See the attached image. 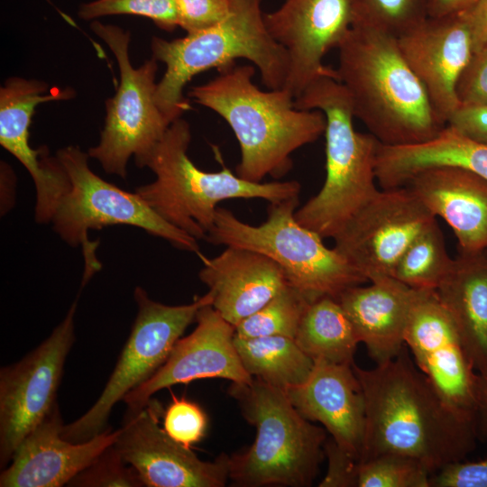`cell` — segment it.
I'll return each instance as SVG.
<instances>
[{
  "instance_id": "2",
  "label": "cell",
  "mask_w": 487,
  "mask_h": 487,
  "mask_svg": "<svg viewBox=\"0 0 487 487\" xmlns=\"http://www.w3.org/2000/svg\"><path fill=\"white\" fill-rule=\"evenodd\" d=\"M337 80L354 117L381 144L427 142L446 125L405 60L398 37L360 20L338 47Z\"/></svg>"
},
{
  "instance_id": "43",
  "label": "cell",
  "mask_w": 487,
  "mask_h": 487,
  "mask_svg": "<svg viewBox=\"0 0 487 487\" xmlns=\"http://www.w3.org/2000/svg\"><path fill=\"white\" fill-rule=\"evenodd\" d=\"M477 0H430L428 17H439L468 9Z\"/></svg>"
},
{
  "instance_id": "16",
  "label": "cell",
  "mask_w": 487,
  "mask_h": 487,
  "mask_svg": "<svg viewBox=\"0 0 487 487\" xmlns=\"http://www.w3.org/2000/svg\"><path fill=\"white\" fill-rule=\"evenodd\" d=\"M405 345L442 398L474 419L477 372L436 290L418 289Z\"/></svg>"
},
{
  "instance_id": "19",
  "label": "cell",
  "mask_w": 487,
  "mask_h": 487,
  "mask_svg": "<svg viewBox=\"0 0 487 487\" xmlns=\"http://www.w3.org/2000/svg\"><path fill=\"white\" fill-rule=\"evenodd\" d=\"M398 41L434 109L447 124L460 107L456 85L474 52L467 10L427 17Z\"/></svg>"
},
{
  "instance_id": "15",
  "label": "cell",
  "mask_w": 487,
  "mask_h": 487,
  "mask_svg": "<svg viewBox=\"0 0 487 487\" xmlns=\"http://www.w3.org/2000/svg\"><path fill=\"white\" fill-rule=\"evenodd\" d=\"M163 409L151 399L128 411L115 447L147 487H224L229 480V455L203 461L159 426Z\"/></svg>"
},
{
  "instance_id": "6",
  "label": "cell",
  "mask_w": 487,
  "mask_h": 487,
  "mask_svg": "<svg viewBox=\"0 0 487 487\" xmlns=\"http://www.w3.org/2000/svg\"><path fill=\"white\" fill-rule=\"evenodd\" d=\"M191 141L188 123L174 121L147 159L155 179L135 192L165 221L195 239L205 240L218 203L232 198H261L270 203L299 195L298 181L252 182L229 169L207 172L188 155Z\"/></svg>"
},
{
  "instance_id": "36",
  "label": "cell",
  "mask_w": 487,
  "mask_h": 487,
  "mask_svg": "<svg viewBox=\"0 0 487 487\" xmlns=\"http://www.w3.org/2000/svg\"><path fill=\"white\" fill-rule=\"evenodd\" d=\"M235 0H176L178 26L187 34L204 31L224 21Z\"/></svg>"
},
{
  "instance_id": "17",
  "label": "cell",
  "mask_w": 487,
  "mask_h": 487,
  "mask_svg": "<svg viewBox=\"0 0 487 487\" xmlns=\"http://www.w3.org/2000/svg\"><path fill=\"white\" fill-rule=\"evenodd\" d=\"M74 89L51 88L37 79L12 77L0 88V144L30 173L36 189L35 220L51 223L59 201L68 190V174L57 155L29 143V127L38 105L75 96Z\"/></svg>"
},
{
  "instance_id": "12",
  "label": "cell",
  "mask_w": 487,
  "mask_h": 487,
  "mask_svg": "<svg viewBox=\"0 0 487 487\" xmlns=\"http://www.w3.org/2000/svg\"><path fill=\"white\" fill-rule=\"evenodd\" d=\"M78 299L33 351L0 370V464L6 467L22 440L57 404L66 358L75 341Z\"/></svg>"
},
{
  "instance_id": "38",
  "label": "cell",
  "mask_w": 487,
  "mask_h": 487,
  "mask_svg": "<svg viewBox=\"0 0 487 487\" xmlns=\"http://www.w3.org/2000/svg\"><path fill=\"white\" fill-rule=\"evenodd\" d=\"M430 487H487V459L449 464L430 476Z\"/></svg>"
},
{
  "instance_id": "8",
  "label": "cell",
  "mask_w": 487,
  "mask_h": 487,
  "mask_svg": "<svg viewBox=\"0 0 487 487\" xmlns=\"http://www.w3.org/2000/svg\"><path fill=\"white\" fill-rule=\"evenodd\" d=\"M299 196L270 203L266 220L253 225L225 208L218 207L205 241L252 250L266 255L283 270L289 285L312 302L321 297L336 299L350 287L367 282L323 238L295 218Z\"/></svg>"
},
{
  "instance_id": "26",
  "label": "cell",
  "mask_w": 487,
  "mask_h": 487,
  "mask_svg": "<svg viewBox=\"0 0 487 487\" xmlns=\"http://www.w3.org/2000/svg\"><path fill=\"white\" fill-rule=\"evenodd\" d=\"M436 292L476 372H487V250L458 251Z\"/></svg>"
},
{
  "instance_id": "13",
  "label": "cell",
  "mask_w": 487,
  "mask_h": 487,
  "mask_svg": "<svg viewBox=\"0 0 487 487\" xmlns=\"http://www.w3.org/2000/svg\"><path fill=\"white\" fill-rule=\"evenodd\" d=\"M436 216L408 187L379 190L333 238L334 249L368 281L391 276Z\"/></svg>"
},
{
  "instance_id": "31",
  "label": "cell",
  "mask_w": 487,
  "mask_h": 487,
  "mask_svg": "<svg viewBox=\"0 0 487 487\" xmlns=\"http://www.w3.org/2000/svg\"><path fill=\"white\" fill-rule=\"evenodd\" d=\"M431 473L419 462L384 455L357 461L355 487H430Z\"/></svg>"
},
{
  "instance_id": "5",
  "label": "cell",
  "mask_w": 487,
  "mask_h": 487,
  "mask_svg": "<svg viewBox=\"0 0 487 487\" xmlns=\"http://www.w3.org/2000/svg\"><path fill=\"white\" fill-rule=\"evenodd\" d=\"M295 107L320 110L326 121V179L318 193L296 210L295 218L323 239L334 238L379 191L375 161L380 142L354 130L350 96L335 77L311 82L295 98Z\"/></svg>"
},
{
  "instance_id": "32",
  "label": "cell",
  "mask_w": 487,
  "mask_h": 487,
  "mask_svg": "<svg viewBox=\"0 0 487 487\" xmlns=\"http://www.w3.org/2000/svg\"><path fill=\"white\" fill-rule=\"evenodd\" d=\"M430 0H358L361 20L396 37L428 17Z\"/></svg>"
},
{
  "instance_id": "25",
  "label": "cell",
  "mask_w": 487,
  "mask_h": 487,
  "mask_svg": "<svg viewBox=\"0 0 487 487\" xmlns=\"http://www.w3.org/2000/svg\"><path fill=\"white\" fill-rule=\"evenodd\" d=\"M435 167H455L487 180V144L446 124L434 138L409 145L379 143L376 180L382 189L405 186L418 172Z\"/></svg>"
},
{
  "instance_id": "29",
  "label": "cell",
  "mask_w": 487,
  "mask_h": 487,
  "mask_svg": "<svg viewBox=\"0 0 487 487\" xmlns=\"http://www.w3.org/2000/svg\"><path fill=\"white\" fill-rule=\"evenodd\" d=\"M444 234L435 220L408 246L392 277L414 289L436 290L452 269Z\"/></svg>"
},
{
  "instance_id": "9",
  "label": "cell",
  "mask_w": 487,
  "mask_h": 487,
  "mask_svg": "<svg viewBox=\"0 0 487 487\" xmlns=\"http://www.w3.org/2000/svg\"><path fill=\"white\" fill-rule=\"evenodd\" d=\"M57 157L69 180L51 219L54 231L69 245L81 246L85 261L82 286L100 269L96 242L90 230L115 225L139 227L168 241L178 249L201 255L198 241L161 218L136 192L123 190L93 172L87 152L78 146L58 151Z\"/></svg>"
},
{
  "instance_id": "33",
  "label": "cell",
  "mask_w": 487,
  "mask_h": 487,
  "mask_svg": "<svg viewBox=\"0 0 487 487\" xmlns=\"http://www.w3.org/2000/svg\"><path fill=\"white\" fill-rule=\"evenodd\" d=\"M78 14L85 21L108 15L133 14L152 20L166 32H171L178 27L176 0H93L81 4Z\"/></svg>"
},
{
  "instance_id": "40",
  "label": "cell",
  "mask_w": 487,
  "mask_h": 487,
  "mask_svg": "<svg viewBox=\"0 0 487 487\" xmlns=\"http://www.w3.org/2000/svg\"><path fill=\"white\" fill-rule=\"evenodd\" d=\"M447 124L464 135L487 144V106H461Z\"/></svg>"
},
{
  "instance_id": "18",
  "label": "cell",
  "mask_w": 487,
  "mask_h": 487,
  "mask_svg": "<svg viewBox=\"0 0 487 487\" xmlns=\"http://www.w3.org/2000/svg\"><path fill=\"white\" fill-rule=\"evenodd\" d=\"M196 323L192 333L176 342L157 372L125 395L123 400L128 411L141 409L162 389L198 379L220 378L239 384L253 381L234 345V326L212 305L198 310Z\"/></svg>"
},
{
  "instance_id": "41",
  "label": "cell",
  "mask_w": 487,
  "mask_h": 487,
  "mask_svg": "<svg viewBox=\"0 0 487 487\" xmlns=\"http://www.w3.org/2000/svg\"><path fill=\"white\" fill-rule=\"evenodd\" d=\"M466 10L476 51L487 46V0H477Z\"/></svg>"
},
{
  "instance_id": "23",
  "label": "cell",
  "mask_w": 487,
  "mask_h": 487,
  "mask_svg": "<svg viewBox=\"0 0 487 487\" xmlns=\"http://www.w3.org/2000/svg\"><path fill=\"white\" fill-rule=\"evenodd\" d=\"M454 232L459 251L487 250V180L455 167L415 174L405 185Z\"/></svg>"
},
{
  "instance_id": "1",
  "label": "cell",
  "mask_w": 487,
  "mask_h": 487,
  "mask_svg": "<svg viewBox=\"0 0 487 487\" xmlns=\"http://www.w3.org/2000/svg\"><path fill=\"white\" fill-rule=\"evenodd\" d=\"M364 397L359 461L394 455L412 458L432 474L464 460L478 439L474 419L452 408L412 361L407 345L370 370L353 364Z\"/></svg>"
},
{
  "instance_id": "10",
  "label": "cell",
  "mask_w": 487,
  "mask_h": 487,
  "mask_svg": "<svg viewBox=\"0 0 487 487\" xmlns=\"http://www.w3.org/2000/svg\"><path fill=\"white\" fill-rule=\"evenodd\" d=\"M91 30L114 53L120 71L115 96L106 101V118L97 145L87 151L104 170L125 179L127 165L133 157L143 168L170 124L155 100L158 61L152 57L138 68L129 57L131 34L122 28L92 21Z\"/></svg>"
},
{
  "instance_id": "22",
  "label": "cell",
  "mask_w": 487,
  "mask_h": 487,
  "mask_svg": "<svg viewBox=\"0 0 487 487\" xmlns=\"http://www.w3.org/2000/svg\"><path fill=\"white\" fill-rule=\"evenodd\" d=\"M203 258L200 280L208 287L212 307L231 325L260 309L288 283L271 258L245 248L226 246L219 255Z\"/></svg>"
},
{
  "instance_id": "35",
  "label": "cell",
  "mask_w": 487,
  "mask_h": 487,
  "mask_svg": "<svg viewBox=\"0 0 487 487\" xmlns=\"http://www.w3.org/2000/svg\"><path fill=\"white\" fill-rule=\"evenodd\" d=\"M163 429L175 441L190 448L200 442L207 428V416L197 403L173 396L163 410Z\"/></svg>"
},
{
  "instance_id": "21",
  "label": "cell",
  "mask_w": 487,
  "mask_h": 487,
  "mask_svg": "<svg viewBox=\"0 0 487 487\" xmlns=\"http://www.w3.org/2000/svg\"><path fill=\"white\" fill-rule=\"evenodd\" d=\"M284 391L304 418L321 423L340 448L360 460L365 404L353 364L315 361L308 379Z\"/></svg>"
},
{
  "instance_id": "14",
  "label": "cell",
  "mask_w": 487,
  "mask_h": 487,
  "mask_svg": "<svg viewBox=\"0 0 487 487\" xmlns=\"http://www.w3.org/2000/svg\"><path fill=\"white\" fill-rule=\"evenodd\" d=\"M360 20L358 0H285L279 9L263 14L269 34L288 54L284 88L294 98L320 77L337 78L323 59Z\"/></svg>"
},
{
  "instance_id": "20",
  "label": "cell",
  "mask_w": 487,
  "mask_h": 487,
  "mask_svg": "<svg viewBox=\"0 0 487 487\" xmlns=\"http://www.w3.org/2000/svg\"><path fill=\"white\" fill-rule=\"evenodd\" d=\"M58 403L18 445L11 464L0 474L1 487H60L89 466L114 445L119 429H106L83 442L62 437Z\"/></svg>"
},
{
  "instance_id": "24",
  "label": "cell",
  "mask_w": 487,
  "mask_h": 487,
  "mask_svg": "<svg viewBox=\"0 0 487 487\" xmlns=\"http://www.w3.org/2000/svg\"><path fill=\"white\" fill-rule=\"evenodd\" d=\"M370 282L348 288L337 300L360 343L378 364L394 358L406 345L405 334L418 289L391 276Z\"/></svg>"
},
{
  "instance_id": "30",
  "label": "cell",
  "mask_w": 487,
  "mask_h": 487,
  "mask_svg": "<svg viewBox=\"0 0 487 487\" xmlns=\"http://www.w3.org/2000/svg\"><path fill=\"white\" fill-rule=\"evenodd\" d=\"M308 304L301 292L287 283L263 307L235 326L234 335L239 338L281 335L295 339Z\"/></svg>"
},
{
  "instance_id": "3",
  "label": "cell",
  "mask_w": 487,
  "mask_h": 487,
  "mask_svg": "<svg viewBox=\"0 0 487 487\" xmlns=\"http://www.w3.org/2000/svg\"><path fill=\"white\" fill-rule=\"evenodd\" d=\"M252 65H234L212 80L193 87L188 95L219 115L231 127L241 151L235 174L248 181L280 179L292 168L290 155L316 142L326 121L320 110L295 107L286 88L261 90Z\"/></svg>"
},
{
  "instance_id": "37",
  "label": "cell",
  "mask_w": 487,
  "mask_h": 487,
  "mask_svg": "<svg viewBox=\"0 0 487 487\" xmlns=\"http://www.w3.org/2000/svg\"><path fill=\"white\" fill-rule=\"evenodd\" d=\"M456 95L461 106H487V46L473 52L462 72Z\"/></svg>"
},
{
  "instance_id": "4",
  "label": "cell",
  "mask_w": 487,
  "mask_h": 487,
  "mask_svg": "<svg viewBox=\"0 0 487 487\" xmlns=\"http://www.w3.org/2000/svg\"><path fill=\"white\" fill-rule=\"evenodd\" d=\"M261 1L235 0L228 17L204 31L170 41L152 37V58L166 65L157 83L155 100L170 124L190 108L183 89L196 75L232 67L236 59L252 61L268 89L284 87L289 57L267 31Z\"/></svg>"
},
{
  "instance_id": "34",
  "label": "cell",
  "mask_w": 487,
  "mask_h": 487,
  "mask_svg": "<svg viewBox=\"0 0 487 487\" xmlns=\"http://www.w3.org/2000/svg\"><path fill=\"white\" fill-rule=\"evenodd\" d=\"M115 444L101 453L85 470L76 475L68 485L83 487H140L143 486L133 467L126 468Z\"/></svg>"
},
{
  "instance_id": "28",
  "label": "cell",
  "mask_w": 487,
  "mask_h": 487,
  "mask_svg": "<svg viewBox=\"0 0 487 487\" xmlns=\"http://www.w3.org/2000/svg\"><path fill=\"white\" fill-rule=\"evenodd\" d=\"M234 345L243 366L253 378L283 391L303 383L315 363L294 339L287 336L234 335Z\"/></svg>"
},
{
  "instance_id": "39",
  "label": "cell",
  "mask_w": 487,
  "mask_h": 487,
  "mask_svg": "<svg viewBox=\"0 0 487 487\" xmlns=\"http://www.w3.org/2000/svg\"><path fill=\"white\" fill-rule=\"evenodd\" d=\"M324 451L327 459V470L318 486L355 487L357 460L340 448L331 437L326 440Z\"/></svg>"
},
{
  "instance_id": "7",
  "label": "cell",
  "mask_w": 487,
  "mask_h": 487,
  "mask_svg": "<svg viewBox=\"0 0 487 487\" xmlns=\"http://www.w3.org/2000/svg\"><path fill=\"white\" fill-rule=\"evenodd\" d=\"M228 393L256 430L250 447L229 455L234 485L310 486L325 456L326 431L304 418L283 390L257 378L232 382Z\"/></svg>"
},
{
  "instance_id": "42",
  "label": "cell",
  "mask_w": 487,
  "mask_h": 487,
  "mask_svg": "<svg viewBox=\"0 0 487 487\" xmlns=\"http://www.w3.org/2000/svg\"><path fill=\"white\" fill-rule=\"evenodd\" d=\"M474 423L478 439L487 440V372H477Z\"/></svg>"
},
{
  "instance_id": "11",
  "label": "cell",
  "mask_w": 487,
  "mask_h": 487,
  "mask_svg": "<svg viewBox=\"0 0 487 487\" xmlns=\"http://www.w3.org/2000/svg\"><path fill=\"white\" fill-rule=\"evenodd\" d=\"M133 298L138 312L130 335L96 401L81 417L63 426L61 436L69 441H87L105 431L116 402L157 372L196 321L198 310L213 301L207 291L189 304L169 306L152 300L142 287L135 288Z\"/></svg>"
},
{
  "instance_id": "27",
  "label": "cell",
  "mask_w": 487,
  "mask_h": 487,
  "mask_svg": "<svg viewBox=\"0 0 487 487\" xmlns=\"http://www.w3.org/2000/svg\"><path fill=\"white\" fill-rule=\"evenodd\" d=\"M294 340L314 362L349 365L360 343L338 300L328 296L309 302Z\"/></svg>"
}]
</instances>
